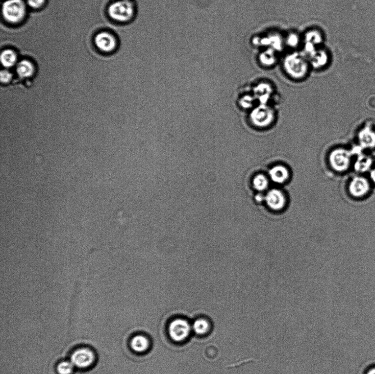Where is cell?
Wrapping results in <instances>:
<instances>
[{"label": "cell", "mask_w": 375, "mask_h": 374, "mask_svg": "<svg viewBox=\"0 0 375 374\" xmlns=\"http://www.w3.org/2000/svg\"><path fill=\"white\" fill-rule=\"evenodd\" d=\"M97 47L103 52H111L115 48L116 42L113 36L106 32L99 33L95 38Z\"/></svg>", "instance_id": "4fadbf2b"}, {"label": "cell", "mask_w": 375, "mask_h": 374, "mask_svg": "<svg viewBox=\"0 0 375 374\" xmlns=\"http://www.w3.org/2000/svg\"><path fill=\"white\" fill-rule=\"evenodd\" d=\"M34 71L33 65L28 61L24 60L18 64L17 72L21 77H28L33 75Z\"/></svg>", "instance_id": "d6986e66"}, {"label": "cell", "mask_w": 375, "mask_h": 374, "mask_svg": "<svg viewBox=\"0 0 375 374\" xmlns=\"http://www.w3.org/2000/svg\"><path fill=\"white\" fill-rule=\"evenodd\" d=\"M365 374H375V366L372 367L368 369Z\"/></svg>", "instance_id": "83f0119b"}, {"label": "cell", "mask_w": 375, "mask_h": 374, "mask_svg": "<svg viewBox=\"0 0 375 374\" xmlns=\"http://www.w3.org/2000/svg\"><path fill=\"white\" fill-rule=\"evenodd\" d=\"M323 38L321 32L318 30H310L306 32L304 36V49L310 56L318 48L319 45L323 42Z\"/></svg>", "instance_id": "30bf717a"}, {"label": "cell", "mask_w": 375, "mask_h": 374, "mask_svg": "<svg viewBox=\"0 0 375 374\" xmlns=\"http://www.w3.org/2000/svg\"><path fill=\"white\" fill-rule=\"evenodd\" d=\"M371 165V160L367 158L361 157L356 162L355 168L356 170L363 171L367 170L369 166Z\"/></svg>", "instance_id": "cb8c5ba5"}, {"label": "cell", "mask_w": 375, "mask_h": 374, "mask_svg": "<svg viewBox=\"0 0 375 374\" xmlns=\"http://www.w3.org/2000/svg\"><path fill=\"white\" fill-rule=\"evenodd\" d=\"M268 176L274 183L281 185L289 180L290 171L286 166L278 164L270 168Z\"/></svg>", "instance_id": "7c38bea8"}, {"label": "cell", "mask_w": 375, "mask_h": 374, "mask_svg": "<svg viewBox=\"0 0 375 374\" xmlns=\"http://www.w3.org/2000/svg\"><path fill=\"white\" fill-rule=\"evenodd\" d=\"M349 190L352 197L355 198H363L369 193L370 184L365 178L356 177L350 182Z\"/></svg>", "instance_id": "52a82bcc"}, {"label": "cell", "mask_w": 375, "mask_h": 374, "mask_svg": "<svg viewBox=\"0 0 375 374\" xmlns=\"http://www.w3.org/2000/svg\"><path fill=\"white\" fill-rule=\"evenodd\" d=\"M26 12L22 0H7L2 5V15L7 22L17 23L24 19Z\"/></svg>", "instance_id": "3957f363"}, {"label": "cell", "mask_w": 375, "mask_h": 374, "mask_svg": "<svg viewBox=\"0 0 375 374\" xmlns=\"http://www.w3.org/2000/svg\"><path fill=\"white\" fill-rule=\"evenodd\" d=\"M1 61L3 67L11 68L14 66L17 62V55L11 49H6L1 54Z\"/></svg>", "instance_id": "ffe728a7"}, {"label": "cell", "mask_w": 375, "mask_h": 374, "mask_svg": "<svg viewBox=\"0 0 375 374\" xmlns=\"http://www.w3.org/2000/svg\"><path fill=\"white\" fill-rule=\"evenodd\" d=\"M193 330L197 334L202 335L206 334L210 329V325L206 319L199 318L194 323Z\"/></svg>", "instance_id": "44dd1931"}, {"label": "cell", "mask_w": 375, "mask_h": 374, "mask_svg": "<svg viewBox=\"0 0 375 374\" xmlns=\"http://www.w3.org/2000/svg\"><path fill=\"white\" fill-rule=\"evenodd\" d=\"M95 359L92 351L88 349L77 350L72 354L71 362L75 367L86 368L93 364Z\"/></svg>", "instance_id": "ba28073f"}, {"label": "cell", "mask_w": 375, "mask_h": 374, "mask_svg": "<svg viewBox=\"0 0 375 374\" xmlns=\"http://www.w3.org/2000/svg\"><path fill=\"white\" fill-rule=\"evenodd\" d=\"M264 200L270 209L273 210H281L286 204V197L282 191L278 189H273L268 191Z\"/></svg>", "instance_id": "9c48e42d"}, {"label": "cell", "mask_w": 375, "mask_h": 374, "mask_svg": "<svg viewBox=\"0 0 375 374\" xmlns=\"http://www.w3.org/2000/svg\"><path fill=\"white\" fill-rule=\"evenodd\" d=\"M370 178H371V180L375 184V168L370 173Z\"/></svg>", "instance_id": "f1b7e54d"}, {"label": "cell", "mask_w": 375, "mask_h": 374, "mask_svg": "<svg viewBox=\"0 0 375 374\" xmlns=\"http://www.w3.org/2000/svg\"><path fill=\"white\" fill-rule=\"evenodd\" d=\"M74 367L72 362L64 361L58 364L57 372L59 374H71Z\"/></svg>", "instance_id": "603a6c76"}, {"label": "cell", "mask_w": 375, "mask_h": 374, "mask_svg": "<svg viewBox=\"0 0 375 374\" xmlns=\"http://www.w3.org/2000/svg\"><path fill=\"white\" fill-rule=\"evenodd\" d=\"M359 142L365 147H375V132L370 127H367L361 130L359 135Z\"/></svg>", "instance_id": "2e32d148"}, {"label": "cell", "mask_w": 375, "mask_h": 374, "mask_svg": "<svg viewBox=\"0 0 375 374\" xmlns=\"http://www.w3.org/2000/svg\"><path fill=\"white\" fill-rule=\"evenodd\" d=\"M270 179L267 175L263 173H258L253 179L252 185L255 190L258 191L266 190L269 186Z\"/></svg>", "instance_id": "ac0fdd59"}, {"label": "cell", "mask_w": 375, "mask_h": 374, "mask_svg": "<svg viewBox=\"0 0 375 374\" xmlns=\"http://www.w3.org/2000/svg\"><path fill=\"white\" fill-rule=\"evenodd\" d=\"M191 331L190 324L185 319H174L168 327V332L171 339L176 343H181L188 338Z\"/></svg>", "instance_id": "277c9868"}, {"label": "cell", "mask_w": 375, "mask_h": 374, "mask_svg": "<svg viewBox=\"0 0 375 374\" xmlns=\"http://www.w3.org/2000/svg\"><path fill=\"white\" fill-rule=\"evenodd\" d=\"M28 5L34 8H38L42 6L44 2V0H27Z\"/></svg>", "instance_id": "484cf974"}, {"label": "cell", "mask_w": 375, "mask_h": 374, "mask_svg": "<svg viewBox=\"0 0 375 374\" xmlns=\"http://www.w3.org/2000/svg\"><path fill=\"white\" fill-rule=\"evenodd\" d=\"M259 60L260 63L265 67H272L275 65L277 57L275 50L269 48L260 53Z\"/></svg>", "instance_id": "e0dca14e"}, {"label": "cell", "mask_w": 375, "mask_h": 374, "mask_svg": "<svg viewBox=\"0 0 375 374\" xmlns=\"http://www.w3.org/2000/svg\"><path fill=\"white\" fill-rule=\"evenodd\" d=\"M257 101V99L252 94H245L239 99L240 106L244 109H252L255 106L254 105Z\"/></svg>", "instance_id": "7402d4cb"}, {"label": "cell", "mask_w": 375, "mask_h": 374, "mask_svg": "<svg viewBox=\"0 0 375 374\" xmlns=\"http://www.w3.org/2000/svg\"><path fill=\"white\" fill-rule=\"evenodd\" d=\"M309 56L310 65L316 69L325 67L330 59L328 53L325 50L320 49H318Z\"/></svg>", "instance_id": "5bb4252c"}, {"label": "cell", "mask_w": 375, "mask_h": 374, "mask_svg": "<svg viewBox=\"0 0 375 374\" xmlns=\"http://www.w3.org/2000/svg\"><path fill=\"white\" fill-rule=\"evenodd\" d=\"M250 120L254 126L266 128L271 126L275 118V113L269 104H258L251 110Z\"/></svg>", "instance_id": "7a4b0ae2"}, {"label": "cell", "mask_w": 375, "mask_h": 374, "mask_svg": "<svg viewBox=\"0 0 375 374\" xmlns=\"http://www.w3.org/2000/svg\"><path fill=\"white\" fill-rule=\"evenodd\" d=\"M0 75H1V80L2 83H7L12 78L11 73L6 70H2Z\"/></svg>", "instance_id": "4316f807"}, {"label": "cell", "mask_w": 375, "mask_h": 374, "mask_svg": "<svg viewBox=\"0 0 375 374\" xmlns=\"http://www.w3.org/2000/svg\"><path fill=\"white\" fill-rule=\"evenodd\" d=\"M150 341L147 337L138 335L132 337L130 342L131 349L137 353H144L150 348Z\"/></svg>", "instance_id": "9a60e30c"}, {"label": "cell", "mask_w": 375, "mask_h": 374, "mask_svg": "<svg viewBox=\"0 0 375 374\" xmlns=\"http://www.w3.org/2000/svg\"><path fill=\"white\" fill-rule=\"evenodd\" d=\"M329 163L334 171L344 172L349 169L351 162V153L349 150L338 148L332 150L329 156Z\"/></svg>", "instance_id": "5b68a950"}, {"label": "cell", "mask_w": 375, "mask_h": 374, "mask_svg": "<svg viewBox=\"0 0 375 374\" xmlns=\"http://www.w3.org/2000/svg\"><path fill=\"white\" fill-rule=\"evenodd\" d=\"M309 65L305 58L294 53L289 54L283 61V68L286 74L296 80L302 79L307 75Z\"/></svg>", "instance_id": "6da1fadb"}, {"label": "cell", "mask_w": 375, "mask_h": 374, "mask_svg": "<svg viewBox=\"0 0 375 374\" xmlns=\"http://www.w3.org/2000/svg\"><path fill=\"white\" fill-rule=\"evenodd\" d=\"M274 93L273 86L268 83L262 82L256 85L253 89V94L258 104H269Z\"/></svg>", "instance_id": "8fae6325"}, {"label": "cell", "mask_w": 375, "mask_h": 374, "mask_svg": "<svg viewBox=\"0 0 375 374\" xmlns=\"http://www.w3.org/2000/svg\"><path fill=\"white\" fill-rule=\"evenodd\" d=\"M286 43L290 47H296L300 43L299 36L295 33H291L287 36Z\"/></svg>", "instance_id": "d4e9b609"}, {"label": "cell", "mask_w": 375, "mask_h": 374, "mask_svg": "<svg viewBox=\"0 0 375 374\" xmlns=\"http://www.w3.org/2000/svg\"><path fill=\"white\" fill-rule=\"evenodd\" d=\"M133 12L132 4L125 0L114 3L108 8L109 15L112 19L120 22L129 21Z\"/></svg>", "instance_id": "8992f818"}]
</instances>
